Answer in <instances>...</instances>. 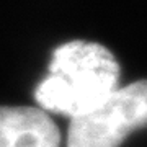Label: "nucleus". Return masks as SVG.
<instances>
[{
    "label": "nucleus",
    "mask_w": 147,
    "mask_h": 147,
    "mask_svg": "<svg viewBox=\"0 0 147 147\" xmlns=\"http://www.w3.org/2000/svg\"><path fill=\"white\" fill-rule=\"evenodd\" d=\"M49 70L36 88L38 105L70 119L98 106L118 88L119 80L115 56L96 42L62 44L54 51Z\"/></svg>",
    "instance_id": "f257e3e1"
},
{
    "label": "nucleus",
    "mask_w": 147,
    "mask_h": 147,
    "mask_svg": "<svg viewBox=\"0 0 147 147\" xmlns=\"http://www.w3.org/2000/svg\"><path fill=\"white\" fill-rule=\"evenodd\" d=\"M147 126V80L118 88L98 106L70 119L67 147H118L134 129Z\"/></svg>",
    "instance_id": "f03ea898"
},
{
    "label": "nucleus",
    "mask_w": 147,
    "mask_h": 147,
    "mask_svg": "<svg viewBox=\"0 0 147 147\" xmlns=\"http://www.w3.org/2000/svg\"><path fill=\"white\" fill-rule=\"evenodd\" d=\"M61 132L41 108L0 106V147H59Z\"/></svg>",
    "instance_id": "7ed1b4c3"
}]
</instances>
